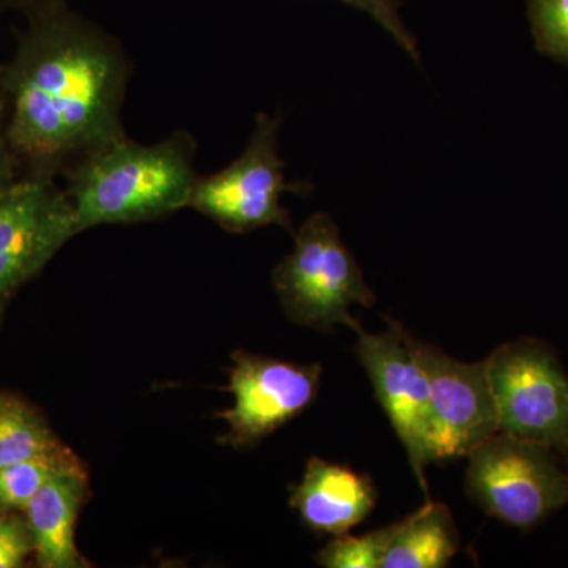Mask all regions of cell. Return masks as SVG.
I'll list each match as a JSON object with an SVG mask.
<instances>
[{"instance_id": "6da1fadb", "label": "cell", "mask_w": 568, "mask_h": 568, "mask_svg": "<svg viewBox=\"0 0 568 568\" xmlns=\"http://www.w3.org/2000/svg\"><path fill=\"white\" fill-rule=\"evenodd\" d=\"M132 74L122 41L69 6L28 18L0 89L22 178L55 179L126 136Z\"/></svg>"}, {"instance_id": "7a4b0ae2", "label": "cell", "mask_w": 568, "mask_h": 568, "mask_svg": "<svg viewBox=\"0 0 568 568\" xmlns=\"http://www.w3.org/2000/svg\"><path fill=\"white\" fill-rule=\"evenodd\" d=\"M197 144L178 130L153 144L123 136L73 164L65 192L80 233L102 224L152 222L189 207Z\"/></svg>"}, {"instance_id": "3957f363", "label": "cell", "mask_w": 568, "mask_h": 568, "mask_svg": "<svg viewBox=\"0 0 568 568\" xmlns=\"http://www.w3.org/2000/svg\"><path fill=\"white\" fill-rule=\"evenodd\" d=\"M294 248L276 265L274 286L293 323L320 331L357 328L354 305H375L376 295L327 212L313 213L294 231Z\"/></svg>"}, {"instance_id": "277c9868", "label": "cell", "mask_w": 568, "mask_h": 568, "mask_svg": "<svg viewBox=\"0 0 568 568\" xmlns=\"http://www.w3.org/2000/svg\"><path fill=\"white\" fill-rule=\"evenodd\" d=\"M282 122L280 114H256L245 151L223 170L197 178L189 207L227 233L244 234L272 224L294 233L283 194H306L313 186L287 181L278 151Z\"/></svg>"}, {"instance_id": "5b68a950", "label": "cell", "mask_w": 568, "mask_h": 568, "mask_svg": "<svg viewBox=\"0 0 568 568\" xmlns=\"http://www.w3.org/2000/svg\"><path fill=\"white\" fill-rule=\"evenodd\" d=\"M467 459V495L508 526L532 529L568 503V474L552 448L496 433Z\"/></svg>"}, {"instance_id": "8992f818", "label": "cell", "mask_w": 568, "mask_h": 568, "mask_svg": "<svg viewBox=\"0 0 568 568\" xmlns=\"http://www.w3.org/2000/svg\"><path fill=\"white\" fill-rule=\"evenodd\" d=\"M499 433L540 446L568 448V376L538 342L510 343L487 358Z\"/></svg>"}, {"instance_id": "52a82bcc", "label": "cell", "mask_w": 568, "mask_h": 568, "mask_svg": "<svg viewBox=\"0 0 568 568\" xmlns=\"http://www.w3.org/2000/svg\"><path fill=\"white\" fill-rule=\"evenodd\" d=\"M78 234L73 204L55 179L21 178L0 194V315Z\"/></svg>"}, {"instance_id": "ba28073f", "label": "cell", "mask_w": 568, "mask_h": 568, "mask_svg": "<svg viewBox=\"0 0 568 568\" xmlns=\"http://www.w3.org/2000/svg\"><path fill=\"white\" fill-rule=\"evenodd\" d=\"M429 384L426 463L467 458L499 433V418L487 362L455 361L414 339Z\"/></svg>"}, {"instance_id": "9c48e42d", "label": "cell", "mask_w": 568, "mask_h": 568, "mask_svg": "<svg viewBox=\"0 0 568 568\" xmlns=\"http://www.w3.org/2000/svg\"><path fill=\"white\" fill-rule=\"evenodd\" d=\"M321 365H298L235 351L227 390L233 406L219 413L227 425L223 444L252 447L313 405Z\"/></svg>"}, {"instance_id": "30bf717a", "label": "cell", "mask_w": 568, "mask_h": 568, "mask_svg": "<svg viewBox=\"0 0 568 568\" xmlns=\"http://www.w3.org/2000/svg\"><path fill=\"white\" fill-rule=\"evenodd\" d=\"M355 354L375 388L377 402L387 414L405 447L414 476L429 499L425 480V440L428 429L429 384L418 358L414 338L390 321L387 331L369 334L358 325Z\"/></svg>"}, {"instance_id": "8fae6325", "label": "cell", "mask_w": 568, "mask_h": 568, "mask_svg": "<svg viewBox=\"0 0 568 568\" xmlns=\"http://www.w3.org/2000/svg\"><path fill=\"white\" fill-rule=\"evenodd\" d=\"M375 485L365 474L313 457L304 477L291 489L290 504L302 523L325 536H345L372 515Z\"/></svg>"}, {"instance_id": "7c38bea8", "label": "cell", "mask_w": 568, "mask_h": 568, "mask_svg": "<svg viewBox=\"0 0 568 568\" xmlns=\"http://www.w3.org/2000/svg\"><path fill=\"white\" fill-rule=\"evenodd\" d=\"M89 489L85 467L52 477L26 506L37 562L43 568H85L77 547V521Z\"/></svg>"}, {"instance_id": "4fadbf2b", "label": "cell", "mask_w": 568, "mask_h": 568, "mask_svg": "<svg viewBox=\"0 0 568 568\" xmlns=\"http://www.w3.org/2000/svg\"><path fill=\"white\" fill-rule=\"evenodd\" d=\"M458 530L444 504L425 506L399 521L383 568H443L458 551Z\"/></svg>"}, {"instance_id": "5bb4252c", "label": "cell", "mask_w": 568, "mask_h": 568, "mask_svg": "<svg viewBox=\"0 0 568 568\" xmlns=\"http://www.w3.org/2000/svg\"><path fill=\"white\" fill-rule=\"evenodd\" d=\"M62 446L33 407L17 396L0 395V469Z\"/></svg>"}, {"instance_id": "9a60e30c", "label": "cell", "mask_w": 568, "mask_h": 568, "mask_svg": "<svg viewBox=\"0 0 568 568\" xmlns=\"http://www.w3.org/2000/svg\"><path fill=\"white\" fill-rule=\"evenodd\" d=\"M82 467L71 448L62 446L50 454L13 463L0 469V511L24 510L29 500L52 477Z\"/></svg>"}, {"instance_id": "2e32d148", "label": "cell", "mask_w": 568, "mask_h": 568, "mask_svg": "<svg viewBox=\"0 0 568 568\" xmlns=\"http://www.w3.org/2000/svg\"><path fill=\"white\" fill-rule=\"evenodd\" d=\"M398 528L399 523H394L362 537H335L317 552V564L327 568H383L384 556Z\"/></svg>"}, {"instance_id": "e0dca14e", "label": "cell", "mask_w": 568, "mask_h": 568, "mask_svg": "<svg viewBox=\"0 0 568 568\" xmlns=\"http://www.w3.org/2000/svg\"><path fill=\"white\" fill-rule=\"evenodd\" d=\"M528 18L537 50L568 67V0H528Z\"/></svg>"}, {"instance_id": "ac0fdd59", "label": "cell", "mask_w": 568, "mask_h": 568, "mask_svg": "<svg viewBox=\"0 0 568 568\" xmlns=\"http://www.w3.org/2000/svg\"><path fill=\"white\" fill-rule=\"evenodd\" d=\"M364 11L373 21H376L395 40V43L409 55L413 61L420 62V50L414 33L407 29L406 22L399 14L396 0H338Z\"/></svg>"}, {"instance_id": "d6986e66", "label": "cell", "mask_w": 568, "mask_h": 568, "mask_svg": "<svg viewBox=\"0 0 568 568\" xmlns=\"http://www.w3.org/2000/svg\"><path fill=\"white\" fill-rule=\"evenodd\" d=\"M32 551L33 541L28 519L3 511L0 515V568L24 566Z\"/></svg>"}, {"instance_id": "ffe728a7", "label": "cell", "mask_w": 568, "mask_h": 568, "mask_svg": "<svg viewBox=\"0 0 568 568\" xmlns=\"http://www.w3.org/2000/svg\"><path fill=\"white\" fill-rule=\"evenodd\" d=\"M22 178L20 163L11 149L7 134L6 112L0 103V194L7 192L13 183Z\"/></svg>"}, {"instance_id": "44dd1931", "label": "cell", "mask_w": 568, "mask_h": 568, "mask_svg": "<svg viewBox=\"0 0 568 568\" xmlns=\"http://www.w3.org/2000/svg\"><path fill=\"white\" fill-rule=\"evenodd\" d=\"M67 6V0H0V10H18L24 14L26 20L36 14L59 9Z\"/></svg>"}, {"instance_id": "7402d4cb", "label": "cell", "mask_w": 568, "mask_h": 568, "mask_svg": "<svg viewBox=\"0 0 568 568\" xmlns=\"http://www.w3.org/2000/svg\"><path fill=\"white\" fill-rule=\"evenodd\" d=\"M3 70H6V63L0 62V89H2Z\"/></svg>"}]
</instances>
